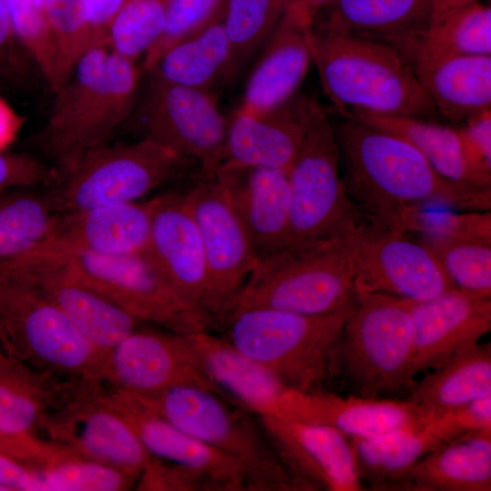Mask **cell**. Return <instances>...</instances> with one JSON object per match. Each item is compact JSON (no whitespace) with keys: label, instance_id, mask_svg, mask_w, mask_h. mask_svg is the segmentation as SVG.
<instances>
[{"label":"cell","instance_id":"cell-3","mask_svg":"<svg viewBox=\"0 0 491 491\" xmlns=\"http://www.w3.org/2000/svg\"><path fill=\"white\" fill-rule=\"evenodd\" d=\"M309 45L323 90L341 115L350 110L426 119L438 115L396 50L313 25Z\"/></svg>","mask_w":491,"mask_h":491},{"label":"cell","instance_id":"cell-2","mask_svg":"<svg viewBox=\"0 0 491 491\" xmlns=\"http://www.w3.org/2000/svg\"><path fill=\"white\" fill-rule=\"evenodd\" d=\"M141 80L135 62L106 44L91 47L54 92L47 119L33 143L57 170L110 144L134 112Z\"/></svg>","mask_w":491,"mask_h":491},{"label":"cell","instance_id":"cell-39","mask_svg":"<svg viewBox=\"0 0 491 491\" xmlns=\"http://www.w3.org/2000/svg\"><path fill=\"white\" fill-rule=\"evenodd\" d=\"M455 286L491 297V239L420 234Z\"/></svg>","mask_w":491,"mask_h":491},{"label":"cell","instance_id":"cell-19","mask_svg":"<svg viewBox=\"0 0 491 491\" xmlns=\"http://www.w3.org/2000/svg\"><path fill=\"white\" fill-rule=\"evenodd\" d=\"M185 179L177 188L149 199L151 229L146 251L179 299L203 313L206 266L200 234L185 200Z\"/></svg>","mask_w":491,"mask_h":491},{"label":"cell","instance_id":"cell-8","mask_svg":"<svg viewBox=\"0 0 491 491\" xmlns=\"http://www.w3.org/2000/svg\"><path fill=\"white\" fill-rule=\"evenodd\" d=\"M356 295L346 239L286 248L258 259L220 318L231 311L253 307L327 315L354 306Z\"/></svg>","mask_w":491,"mask_h":491},{"label":"cell","instance_id":"cell-53","mask_svg":"<svg viewBox=\"0 0 491 491\" xmlns=\"http://www.w3.org/2000/svg\"><path fill=\"white\" fill-rule=\"evenodd\" d=\"M92 29L102 44H106L108 27L125 0H85Z\"/></svg>","mask_w":491,"mask_h":491},{"label":"cell","instance_id":"cell-41","mask_svg":"<svg viewBox=\"0 0 491 491\" xmlns=\"http://www.w3.org/2000/svg\"><path fill=\"white\" fill-rule=\"evenodd\" d=\"M57 51L54 92L66 80L78 59L91 47L105 45L90 25L85 0H52L45 8Z\"/></svg>","mask_w":491,"mask_h":491},{"label":"cell","instance_id":"cell-14","mask_svg":"<svg viewBox=\"0 0 491 491\" xmlns=\"http://www.w3.org/2000/svg\"><path fill=\"white\" fill-rule=\"evenodd\" d=\"M346 243L356 293H382L424 301L457 288L433 252L409 233L358 220Z\"/></svg>","mask_w":491,"mask_h":491},{"label":"cell","instance_id":"cell-54","mask_svg":"<svg viewBox=\"0 0 491 491\" xmlns=\"http://www.w3.org/2000/svg\"><path fill=\"white\" fill-rule=\"evenodd\" d=\"M25 124V118L0 95V153L16 140Z\"/></svg>","mask_w":491,"mask_h":491},{"label":"cell","instance_id":"cell-47","mask_svg":"<svg viewBox=\"0 0 491 491\" xmlns=\"http://www.w3.org/2000/svg\"><path fill=\"white\" fill-rule=\"evenodd\" d=\"M58 170L27 153H0V192L50 186Z\"/></svg>","mask_w":491,"mask_h":491},{"label":"cell","instance_id":"cell-17","mask_svg":"<svg viewBox=\"0 0 491 491\" xmlns=\"http://www.w3.org/2000/svg\"><path fill=\"white\" fill-rule=\"evenodd\" d=\"M150 229L149 200L62 213L49 238L9 274L75 255L119 256L145 252Z\"/></svg>","mask_w":491,"mask_h":491},{"label":"cell","instance_id":"cell-27","mask_svg":"<svg viewBox=\"0 0 491 491\" xmlns=\"http://www.w3.org/2000/svg\"><path fill=\"white\" fill-rule=\"evenodd\" d=\"M105 392L151 456L200 470L220 481L227 491H247L240 462L178 428L141 396L111 388Z\"/></svg>","mask_w":491,"mask_h":491},{"label":"cell","instance_id":"cell-13","mask_svg":"<svg viewBox=\"0 0 491 491\" xmlns=\"http://www.w3.org/2000/svg\"><path fill=\"white\" fill-rule=\"evenodd\" d=\"M65 267L139 321L188 335L211 325L188 308L168 285L147 251L119 256L81 254L48 262Z\"/></svg>","mask_w":491,"mask_h":491},{"label":"cell","instance_id":"cell-15","mask_svg":"<svg viewBox=\"0 0 491 491\" xmlns=\"http://www.w3.org/2000/svg\"><path fill=\"white\" fill-rule=\"evenodd\" d=\"M47 440L77 457L95 461L138 479L152 456L108 399L102 385H88L46 420Z\"/></svg>","mask_w":491,"mask_h":491},{"label":"cell","instance_id":"cell-34","mask_svg":"<svg viewBox=\"0 0 491 491\" xmlns=\"http://www.w3.org/2000/svg\"><path fill=\"white\" fill-rule=\"evenodd\" d=\"M491 394V344H474L415 381L412 402L435 416Z\"/></svg>","mask_w":491,"mask_h":491},{"label":"cell","instance_id":"cell-43","mask_svg":"<svg viewBox=\"0 0 491 491\" xmlns=\"http://www.w3.org/2000/svg\"><path fill=\"white\" fill-rule=\"evenodd\" d=\"M15 35L54 92L57 79V51L45 13L34 0H5Z\"/></svg>","mask_w":491,"mask_h":491},{"label":"cell","instance_id":"cell-31","mask_svg":"<svg viewBox=\"0 0 491 491\" xmlns=\"http://www.w3.org/2000/svg\"><path fill=\"white\" fill-rule=\"evenodd\" d=\"M413 68L437 114L452 123L491 109V55L416 62Z\"/></svg>","mask_w":491,"mask_h":491},{"label":"cell","instance_id":"cell-28","mask_svg":"<svg viewBox=\"0 0 491 491\" xmlns=\"http://www.w3.org/2000/svg\"><path fill=\"white\" fill-rule=\"evenodd\" d=\"M185 336L204 374L226 397L257 416H279L288 387L271 371L207 330Z\"/></svg>","mask_w":491,"mask_h":491},{"label":"cell","instance_id":"cell-52","mask_svg":"<svg viewBox=\"0 0 491 491\" xmlns=\"http://www.w3.org/2000/svg\"><path fill=\"white\" fill-rule=\"evenodd\" d=\"M38 486V468L0 454V488L3 491H35Z\"/></svg>","mask_w":491,"mask_h":491},{"label":"cell","instance_id":"cell-44","mask_svg":"<svg viewBox=\"0 0 491 491\" xmlns=\"http://www.w3.org/2000/svg\"><path fill=\"white\" fill-rule=\"evenodd\" d=\"M225 3V0H168L165 30L145 55L144 71L151 69L175 44L197 34L223 14Z\"/></svg>","mask_w":491,"mask_h":491},{"label":"cell","instance_id":"cell-6","mask_svg":"<svg viewBox=\"0 0 491 491\" xmlns=\"http://www.w3.org/2000/svg\"><path fill=\"white\" fill-rule=\"evenodd\" d=\"M141 397L178 428L240 462L247 491H307L283 464L259 421L223 396L180 385Z\"/></svg>","mask_w":491,"mask_h":491},{"label":"cell","instance_id":"cell-32","mask_svg":"<svg viewBox=\"0 0 491 491\" xmlns=\"http://www.w3.org/2000/svg\"><path fill=\"white\" fill-rule=\"evenodd\" d=\"M412 491H490L491 429L436 446L411 471Z\"/></svg>","mask_w":491,"mask_h":491},{"label":"cell","instance_id":"cell-11","mask_svg":"<svg viewBox=\"0 0 491 491\" xmlns=\"http://www.w3.org/2000/svg\"><path fill=\"white\" fill-rule=\"evenodd\" d=\"M145 72L128 120L141 133L215 174L224 162L226 121L211 92L170 82L154 70ZM127 122V123H128Z\"/></svg>","mask_w":491,"mask_h":491},{"label":"cell","instance_id":"cell-46","mask_svg":"<svg viewBox=\"0 0 491 491\" xmlns=\"http://www.w3.org/2000/svg\"><path fill=\"white\" fill-rule=\"evenodd\" d=\"M409 232L491 239V210L431 214L422 209Z\"/></svg>","mask_w":491,"mask_h":491},{"label":"cell","instance_id":"cell-30","mask_svg":"<svg viewBox=\"0 0 491 491\" xmlns=\"http://www.w3.org/2000/svg\"><path fill=\"white\" fill-rule=\"evenodd\" d=\"M88 384L36 370L0 348V430L41 438L48 417Z\"/></svg>","mask_w":491,"mask_h":491},{"label":"cell","instance_id":"cell-38","mask_svg":"<svg viewBox=\"0 0 491 491\" xmlns=\"http://www.w3.org/2000/svg\"><path fill=\"white\" fill-rule=\"evenodd\" d=\"M290 0H225L223 23L228 60L222 85L230 87L283 17Z\"/></svg>","mask_w":491,"mask_h":491},{"label":"cell","instance_id":"cell-35","mask_svg":"<svg viewBox=\"0 0 491 491\" xmlns=\"http://www.w3.org/2000/svg\"><path fill=\"white\" fill-rule=\"evenodd\" d=\"M62 213L47 190L0 192V275L12 272L51 235Z\"/></svg>","mask_w":491,"mask_h":491},{"label":"cell","instance_id":"cell-51","mask_svg":"<svg viewBox=\"0 0 491 491\" xmlns=\"http://www.w3.org/2000/svg\"><path fill=\"white\" fill-rule=\"evenodd\" d=\"M439 417L459 436L491 429V394L476 398Z\"/></svg>","mask_w":491,"mask_h":491},{"label":"cell","instance_id":"cell-48","mask_svg":"<svg viewBox=\"0 0 491 491\" xmlns=\"http://www.w3.org/2000/svg\"><path fill=\"white\" fill-rule=\"evenodd\" d=\"M456 129L470 169L491 180V109L468 118Z\"/></svg>","mask_w":491,"mask_h":491},{"label":"cell","instance_id":"cell-55","mask_svg":"<svg viewBox=\"0 0 491 491\" xmlns=\"http://www.w3.org/2000/svg\"><path fill=\"white\" fill-rule=\"evenodd\" d=\"M293 3L302 5L309 10L314 15L327 7L335 0H290Z\"/></svg>","mask_w":491,"mask_h":491},{"label":"cell","instance_id":"cell-33","mask_svg":"<svg viewBox=\"0 0 491 491\" xmlns=\"http://www.w3.org/2000/svg\"><path fill=\"white\" fill-rule=\"evenodd\" d=\"M344 118L357 120L400 136L413 145L444 178L462 186L491 190L487 180L470 169L456 129L431 119L350 110Z\"/></svg>","mask_w":491,"mask_h":491},{"label":"cell","instance_id":"cell-23","mask_svg":"<svg viewBox=\"0 0 491 491\" xmlns=\"http://www.w3.org/2000/svg\"><path fill=\"white\" fill-rule=\"evenodd\" d=\"M215 176L258 259L288 248L287 170L223 162Z\"/></svg>","mask_w":491,"mask_h":491},{"label":"cell","instance_id":"cell-10","mask_svg":"<svg viewBox=\"0 0 491 491\" xmlns=\"http://www.w3.org/2000/svg\"><path fill=\"white\" fill-rule=\"evenodd\" d=\"M339 164L334 127L321 106L287 170L288 248L346 239L359 220L346 191Z\"/></svg>","mask_w":491,"mask_h":491},{"label":"cell","instance_id":"cell-50","mask_svg":"<svg viewBox=\"0 0 491 491\" xmlns=\"http://www.w3.org/2000/svg\"><path fill=\"white\" fill-rule=\"evenodd\" d=\"M25 56L27 57L15 35L5 0H0V84H18L25 78Z\"/></svg>","mask_w":491,"mask_h":491},{"label":"cell","instance_id":"cell-25","mask_svg":"<svg viewBox=\"0 0 491 491\" xmlns=\"http://www.w3.org/2000/svg\"><path fill=\"white\" fill-rule=\"evenodd\" d=\"M313 21L309 10L289 3L248 77L239 109L250 113L266 111L298 92L311 62L309 35Z\"/></svg>","mask_w":491,"mask_h":491},{"label":"cell","instance_id":"cell-4","mask_svg":"<svg viewBox=\"0 0 491 491\" xmlns=\"http://www.w3.org/2000/svg\"><path fill=\"white\" fill-rule=\"evenodd\" d=\"M414 329L411 300L382 293L358 292L333 351L331 378L353 395L390 398L409 394Z\"/></svg>","mask_w":491,"mask_h":491},{"label":"cell","instance_id":"cell-21","mask_svg":"<svg viewBox=\"0 0 491 491\" xmlns=\"http://www.w3.org/2000/svg\"><path fill=\"white\" fill-rule=\"evenodd\" d=\"M320 107L298 91L266 111L238 108L226 121L224 162L288 170Z\"/></svg>","mask_w":491,"mask_h":491},{"label":"cell","instance_id":"cell-9","mask_svg":"<svg viewBox=\"0 0 491 491\" xmlns=\"http://www.w3.org/2000/svg\"><path fill=\"white\" fill-rule=\"evenodd\" d=\"M199 165L145 137L90 150L58 170L48 186L61 213L139 201L188 176Z\"/></svg>","mask_w":491,"mask_h":491},{"label":"cell","instance_id":"cell-26","mask_svg":"<svg viewBox=\"0 0 491 491\" xmlns=\"http://www.w3.org/2000/svg\"><path fill=\"white\" fill-rule=\"evenodd\" d=\"M6 276L35 284L105 356L142 323L61 265L37 264Z\"/></svg>","mask_w":491,"mask_h":491},{"label":"cell","instance_id":"cell-29","mask_svg":"<svg viewBox=\"0 0 491 491\" xmlns=\"http://www.w3.org/2000/svg\"><path fill=\"white\" fill-rule=\"evenodd\" d=\"M456 437L458 435L436 416L423 426L350 439L365 490L412 491L414 466L431 450Z\"/></svg>","mask_w":491,"mask_h":491},{"label":"cell","instance_id":"cell-24","mask_svg":"<svg viewBox=\"0 0 491 491\" xmlns=\"http://www.w3.org/2000/svg\"><path fill=\"white\" fill-rule=\"evenodd\" d=\"M434 0H335L318 29L373 41L413 66L429 30Z\"/></svg>","mask_w":491,"mask_h":491},{"label":"cell","instance_id":"cell-1","mask_svg":"<svg viewBox=\"0 0 491 491\" xmlns=\"http://www.w3.org/2000/svg\"><path fill=\"white\" fill-rule=\"evenodd\" d=\"M334 132L344 164L342 180L359 220L408 233L415 215L430 205L456 211L491 210V190L471 189L444 178L400 136L346 118Z\"/></svg>","mask_w":491,"mask_h":491},{"label":"cell","instance_id":"cell-5","mask_svg":"<svg viewBox=\"0 0 491 491\" xmlns=\"http://www.w3.org/2000/svg\"><path fill=\"white\" fill-rule=\"evenodd\" d=\"M354 306L320 316L245 308L231 311L217 322L225 328V338L288 388L312 392L325 389L332 379L333 351Z\"/></svg>","mask_w":491,"mask_h":491},{"label":"cell","instance_id":"cell-16","mask_svg":"<svg viewBox=\"0 0 491 491\" xmlns=\"http://www.w3.org/2000/svg\"><path fill=\"white\" fill-rule=\"evenodd\" d=\"M152 396L180 385H194L224 397L202 371L185 335L138 327L105 357L102 385Z\"/></svg>","mask_w":491,"mask_h":491},{"label":"cell","instance_id":"cell-40","mask_svg":"<svg viewBox=\"0 0 491 491\" xmlns=\"http://www.w3.org/2000/svg\"><path fill=\"white\" fill-rule=\"evenodd\" d=\"M168 0H125L106 34L107 45L118 55L135 62L162 35Z\"/></svg>","mask_w":491,"mask_h":491},{"label":"cell","instance_id":"cell-42","mask_svg":"<svg viewBox=\"0 0 491 491\" xmlns=\"http://www.w3.org/2000/svg\"><path fill=\"white\" fill-rule=\"evenodd\" d=\"M38 490L123 491L135 478L112 466L70 455L38 468Z\"/></svg>","mask_w":491,"mask_h":491},{"label":"cell","instance_id":"cell-56","mask_svg":"<svg viewBox=\"0 0 491 491\" xmlns=\"http://www.w3.org/2000/svg\"><path fill=\"white\" fill-rule=\"evenodd\" d=\"M35 3L36 4V5L41 9L43 10L44 12L45 11V8L46 6L49 5V3L52 1V0H34Z\"/></svg>","mask_w":491,"mask_h":491},{"label":"cell","instance_id":"cell-49","mask_svg":"<svg viewBox=\"0 0 491 491\" xmlns=\"http://www.w3.org/2000/svg\"><path fill=\"white\" fill-rule=\"evenodd\" d=\"M0 454L42 468L72 453L63 446L45 439L13 436L0 430Z\"/></svg>","mask_w":491,"mask_h":491},{"label":"cell","instance_id":"cell-20","mask_svg":"<svg viewBox=\"0 0 491 491\" xmlns=\"http://www.w3.org/2000/svg\"><path fill=\"white\" fill-rule=\"evenodd\" d=\"M278 416L332 427L349 438L373 437L426 425L436 416L411 400L341 396L288 388Z\"/></svg>","mask_w":491,"mask_h":491},{"label":"cell","instance_id":"cell-36","mask_svg":"<svg viewBox=\"0 0 491 491\" xmlns=\"http://www.w3.org/2000/svg\"><path fill=\"white\" fill-rule=\"evenodd\" d=\"M457 55H491V8L478 0H434L415 64Z\"/></svg>","mask_w":491,"mask_h":491},{"label":"cell","instance_id":"cell-37","mask_svg":"<svg viewBox=\"0 0 491 491\" xmlns=\"http://www.w3.org/2000/svg\"><path fill=\"white\" fill-rule=\"evenodd\" d=\"M223 14L167 49L149 70L170 82L207 92L222 85L229 52Z\"/></svg>","mask_w":491,"mask_h":491},{"label":"cell","instance_id":"cell-12","mask_svg":"<svg viewBox=\"0 0 491 491\" xmlns=\"http://www.w3.org/2000/svg\"><path fill=\"white\" fill-rule=\"evenodd\" d=\"M202 240L206 288L201 311L215 324L241 290L258 258L215 174L200 165L183 182Z\"/></svg>","mask_w":491,"mask_h":491},{"label":"cell","instance_id":"cell-45","mask_svg":"<svg viewBox=\"0 0 491 491\" xmlns=\"http://www.w3.org/2000/svg\"><path fill=\"white\" fill-rule=\"evenodd\" d=\"M137 482L138 490L227 491L220 481L200 470L153 456Z\"/></svg>","mask_w":491,"mask_h":491},{"label":"cell","instance_id":"cell-22","mask_svg":"<svg viewBox=\"0 0 491 491\" xmlns=\"http://www.w3.org/2000/svg\"><path fill=\"white\" fill-rule=\"evenodd\" d=\"M413 370L435 369L479 342L491 329V297L454 288L424 301H411Z\"/></svg>","mask_w":491,"mask_h":491},{"label":"cell","instance_id":"cell-7","mask_svg":"<svg viewBox=\"0 0 491 491\" xmlns=\"http://www.w3.org/2000/svg\"><path fill=\"white\" fill-rule=\"evenodd\" d=\"M0 348L36 370L102 385L105 356L35 284L0 275Z\"/></svg>","mask_w":491,"mask_h":491},{"label":"cell","instance_id":"cell-18","mask_svg":"<svg viewBox=\"0 0 491 491\" xmlns=\"http://www.w3.org/2000/svg\"><path fill=\"white\" fill-rule=\"evenodd\" d=\"M258 417L283 464L308 491L365 490L348 436L323 425L276 416Z\"/></svg>","mask_w":491,"mask_h":491}]
</instances>
